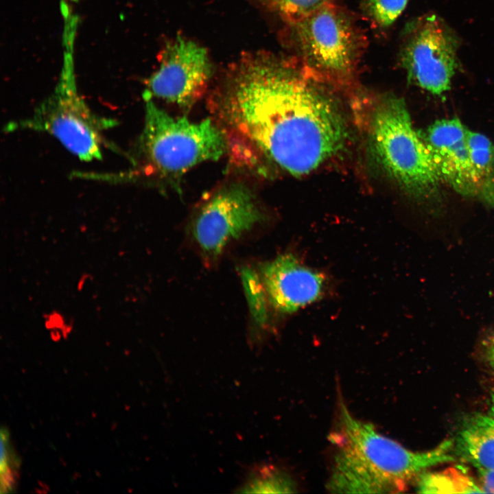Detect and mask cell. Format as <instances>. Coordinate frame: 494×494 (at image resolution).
Wrapping results in <instances>:
<instances>
[{"instance_id":"cell-1","label":"cell","mask_w":494,"mask_h":494,"mask_svg":"<svg viewBox=\"0 0 494 494\" xmlns=\"http://www.w3.org/2000/svg\"><path fill=\"white\" fill-rule=\"evenodd\" d=\"M292 59L247 60L213 99L217 124L239 164L307 174L342 148L345 122L318 82Z\"/></svg>"},{"instance_id":"cell-2","label":"cell","mask_w":494,"mask_h":494,"mask_svg":"<svg viewBox=\"0 0 494 494\" xmlns=\"http://www.w3.org/2000/svg\"><path fill=\"white\" fill-rule=\"evenodd\" d=\"M338 423V430L331 436L339 447L327 483L331 493L401 491L425 469L455 460L452 440L429 451H411L356 419L342 400Z\"/></svg>"},{"instance_id":"cell-3","label":"cell","mask_w":494,"mask_h":494,"mask_svg":"<svg viewBox=\"0 0 494 494\" xmlns=\"http://www.w3.org/2000/svg\"><path fill=\"white\" fill-rule=\"evenodd\" d=\"M143 130L128 154L132 167L110 174L93 173L95 180L114 183L175 180L194 166L215 161L228 151L224 132L211 119L192 121L174 117L152 99H145Z\"/></svg>"},{"instance_id":"cell-4","label":"cell","mask_w":494,"mask_h":494,"mask_svg":"<svg viewBox=\"0 0 494 494\" xmlns=\"http://www.w3.org/2000/svg\"><path fill=\"white\" fill-rule=\"evenodd\" d=\"M285 37L291 58L321 82L346 83L353 79L366 47L355 18L333 3L287 22Z\"/></svg>"},{"instance_id":"cell-5","label":"cell","mask_w":494,"mask_h":494,"mask_svg":"<svg viewBox=\"0 0 494 494\" xmlns=\"http://www.w3.org/2000/svg\"><path fill=\"white\" fill-rule=\"evenodd\" d=\"M370 141L379 165L408 193L423 199L438 193L441 180L403 99L390 96L379 104L373 115Z\"/></svg>"},{"instance_id":"cell-6","label":"cell","mask_w":494,"mask_h":494,"mask_svg":"<svg viewBox=\"0 0 494 494\" xmlns=\"http://www.w3.org/2000/svg\"><path fill=\"white\" fill-rule=\"evenodd\" d=\"M116 125V120L98 115L89 107L78 93L71 67L67 64L54 93L32 115L9 122L5 131L48 133L79 159L91 161L102 158L103 147H111L104 132Z\"/></svg>"},{"instance_id":"cell-7","label":"cell","mask_w":494,"mask_h":494,"mask_svg":"<svg viewBox=\"0 0 494 494\" xmlns=\"http://www.w3.org/2000/svg\"><path fill=\"white\" fill-rule=\"evenodd\" d=\"M454 34L434 14L420 17L405 28L399 61L410 82L436 95L449 90L458 68Z\"/></svg>"},{"instance_id":"cell-8","label":"cell","mask_w":494,"mask_h":494,"mask_svg":"<svg viewBox=\"0 0 494 494\" xmlns=\"http://www.w3.org/2000/svg\"><path fill=\"white\" fill-rule=\"evenodd\" d=\"M262 220L251 190L242 183H231L220 189L202 206L193 224V235L204 252L216 257L228 242Z\"/></svg>"},{"instance_id":"cell-9","label":"cell","mask_w":494,"mask_h":494,"mask_svg":"<svg viewBox=\"0 0 494 494\" xmlns=\"http://www.w3.org/2000/svg\"><path fill=\"white\" fill-rule=\"evenodd\" d=\"M211 74L206 51L193 41L177 38L164 49L144 99L156 97L189 109L202 96Z\"/></svg>"},{"instance_id":"cell-10","label":"cell","mask_w":494,"mask_h":494,"mask_svg":"<svg viewBox=\"0 0 494 494\" xmlns=\"http://www.w3.org/2000/svg\"><path fill=\"white\" fill-rule=\"evenodd\" d=\"M467 128L457 117L434 122L421 136L441 181L456 192L479 200V182L467 139Z\"/></svg>"},{"instance_id":"cell-11","label":"cell","mask_w":494,"mask_h":494,"mask_svg":"<svg viewBox=\"0 0 494 494\" xmlns=\"http://www.w3.org/2000/svg\"><path fill=\"white\" fill-rule=\"evenodd\" d=\"M260 274L267 298L281 313L291 314L313 303L322 291V275L292 254L281 255L263 264Z\"/></svg>"},{"instance_id":"cell-12","label":"cell","mask_w":494,"mask_h":494,"mask_svg":"<svg viewBox=\"0 0 494 494\" xmlns=\"http://www.w3.org/2000/svg\"><path fill=\"white\" fill-rule=\"evenodd\" d=\"M456 449L475 468L494 470V418L480 414L469 418L458 434Z\"/></svg>"},{"instance_id":"cell-13","label":"cell","mask_w":494,"mask_h":494,"mask_svg":"<svg viewBox=\"0 0 494 494\" xmlns=\"http://www.w3.org/2000/svg\"><path fill=\"white\" fill-rule=\"evenodd\" d=\"M467 139L479 182V200L494 208V143L485 135L468 128Z\"/></svg>"},{"instance_id":"cell-14","label":"cell","mask_w":494,"mask_h":494,"mask_svg":"<svg viewBox=\"0 0 494 494\" xmlns=\"http://www.w3.org/2000/svg\"><path fill=\"white\" fill-rule=\"evenodd\" d=\"M416 489L417 492L421 493H484L465 471L457 468L420 473Z\"/></svg>"},{"instance_id":"cell-15","label":"cell","mask_w":494,"mask_h":494,"mask_svg":"<svg viewBox=\"0 0 494 494\" xmlns=\"http://www.w3.org/2000/svg\"><path fill=\"white\" fill-rule=\"evenodd\" d=\"M239 489L241 493H291L296 492V485L284 470L262 464L252 468Z\"/></svg>"},{"instance_id":"cell-16","label":"cell","mask_w":494,"mask_h":494,"mask_svg":"<svg viewBox=\"0 0 494 494\" xmlns=\"http://www.w3.org/2000/svg\"><path fill=\"white\" fill-rule=\"evenodd\" d=\"M409 0H363L362 8L370 23L386 29L400 16Z\"/></svg>"},{"instance_id":"cell-17","label":"cell","mask_w":494,"mask_h":494,"mask_svg":"<svg viewBox=\"0 0 494 494\" xmlns=\"http://www.w3.org/2000/svg\"><path fill=\"white\" fill-rule=\"evenodd\" d=\"M242 278L253 316L259 325H263L268 319L267 297L260 277L254 271L247 268L243 270Z\"/></svg>"},{"instance_id":"cell-18","label":"cell","mask_w":494,"mask_h":494,"mask_svg":"<svg viewBox=\"0 0 494 494\" xmlns=\"http://www.w3.org/2000/svg\"><path fill=\"white\" fill-rule=\"evenodd\" d=\"M286 23L305 16L333 0H266Z\"/></svg>"},{"instance_id":"cell-19","label":"cell","mask_w":494,"mask_h":494,"mask_svg":"<svg viewBox=\"0 0 494 494\" xmlns=\"http://www.w3.org/2000/svg\"><path fill=\"white\" fill-rule=\"evenodd\" d=\"M1 493L7 492L10 491L14 484V477L11 470V466L10 464L9 454L8 452L7 445L8 434L5 430H1Z\"/></svg>"},{"instance_id":"cell-20","label":"cell","mask_w":494,"mask_h":494,"mask_svg":"<svg viewBox=\"0 0 494 494\" xmlns=\"http://www.w3.org/2000/svg\"><path fill=\"white\" fill-rule=\"evenodd\" d=\"M484 493H494V470L476 467Z\"/></svg>"},{"instance_id":"cell-21","label":"cell","mask_w":494,"mask_h":494,"mask_svg":"<svg viewBox=\"0 0 494 494\" xmlns=\"http://www.w3.org/2000/svg\"><path fill=\"white\" fill-rule=\"evenodd\" d=\"M489 356L490 363L492 367L494 368V341H493V344L490 348Z\"/></svg>"},{"instance_id":"cell-22","label":"cell","mask_w":494,"mask_h":494,"mask_svg":"<svg viewBox=\"0 0 494 494\" xmlns=\"http://www.w3.org/2000/svg\"><path fill=\"white\" fill-rule=\"evenodd\" d=\"M491 416L494 418V390L491 395V407H490Z\"/></svg>"},{"instance_id":"cell-23","label":"cell","mask_w":494,"mask_h":494,"mask_svg":"<svg viewBox=\"0 0 494 494\" xmlns=\"http://www.w3.org/2000/svg\"><path fill=\"white\" fill-rule=\"evenodd\" d=\"M493 341H494V337H493Z\"/></svg>"}]
</instances>
